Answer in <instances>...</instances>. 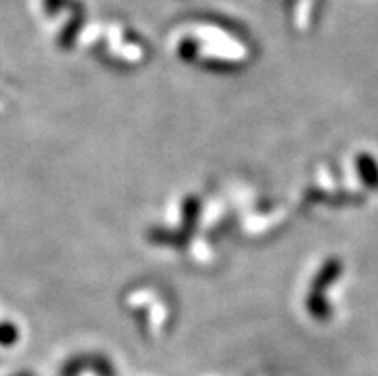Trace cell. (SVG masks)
<instances>
[{"label":"cell","instance_id":"1","mask_svg":"<svg viewBox=\"0 0 378 376\" xmlns=\"http://www.w3.org/2000/svg\"><path fill=\"white\" fill-rule=\"evenodd\" d=\"M361 171H363L365 179H367V182H369L371 187H378V169L371 158L365 159L363 169H361Z\"/></svg>","mask_w":378,"mask_h":376},{"label":"cell","instance_id":"2","mask_svg":"<svg viewBox=\"0 0 378 376\" xmlns=\"http://www.w3.org/2000/svg\"><path fill=\"white\" fill-rule=\"evenodd\" d=\"M58 8H62V0H46V10L52 14Z\"/></svg>","mask_w":378,"mask_h":376}]
</instances>
